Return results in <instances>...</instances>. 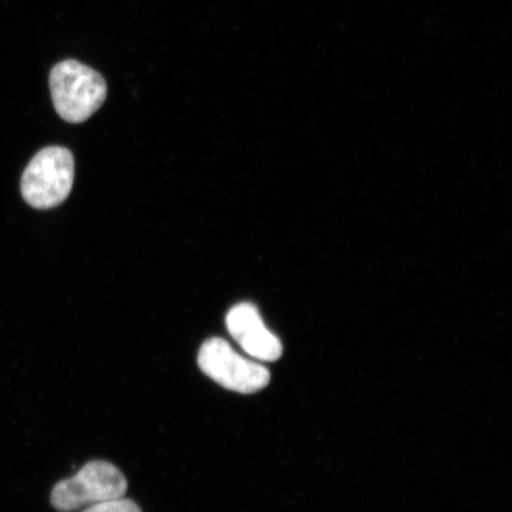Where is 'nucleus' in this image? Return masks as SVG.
<instances>
[{"label":"nucleus","mask_w":512,"mask_h":512,"mask_svg":"<svg viewBox=\"0 0 512 512\" xmlns=\"http://www.w3.org/2000/svg\"><path fill=\"white\" fill-rule=\"evenodd\" d=\"M127 479L117 466L94 460L76 475L57 483L50 501L56 510L72 512L101 502L124 497Z\"/></svg>","instance_id":"nucleus-3"},{"label":"nucleus","mask_w":512,"mask_h":512,"mask_svg":"<svg viewBox=\"0 0 512 512\" xmlns=\"http://www.w3.org/2000/svg\"><path fill=\"white\" fill-rule=\"evenodd\" d=\"M75 163L72 152L50 146L38 152L25 169L21 189L31 207L49 209L59 206L73 189Z\"/></svg>","instance_id":"nucleus-2"},{"label":"nucleus","mask_w":512,"mask_h":512,"mask_svg":"<svg viewBox=\"0 0 512 512\" xmlns=\"http://www.w3.org/2000/svg\"><path fill=\"white\" fill-rule=\"evenodd\" d=\"M82 512H142V509L131 499L121 497L91 505V507H87Z\"/></svg>","instance_id":"nucleus-6"},{"label":"nucleus","mask_w":512,"mask_h":512,"mask_svg":"<svg viewBox=\"0 0 512 512\" xmlns=\"http://www.w3.org/2000/svg\"><path fill=\"white\" fill-rule=\"evenodd\" d=\"M226 325L230 336L255 360L273 362L283 355V344L266 328L254 305L242 303L232 307Z\"/></svg>","instance_id":"nucleus-5"},{"label":"nucleus","mask_w":512,"mask_h":512,"mask_svg":"<svg viewBox=\"0 0 512 512\" xmlns=\"http://www.w3.org/2000/svg\"><path fill=\"white\" fill-rule=\"evenodd\" d=\"M198 367L221 387L240 394H254L268 386L270 371L238 354L226 339H207L198 351Z\"/></svg>","instance_id":"nucleus-4"},{"label":"nucleus","mask_w":512,"mask_h":512,"mask_svg":"<svg viewBox=\"0 0 512 512\" xmlns=\"http://www.w3.org/2000/svg\"><path fill=\"white\" fill-rule=\"evenodd\" d=\"M49 85L57 114L72 124L91 118L107 96L105 79L75 60L57 63L51 70Z\"/></svg>","instance_id":"nucleus-1"}]
</instances>
